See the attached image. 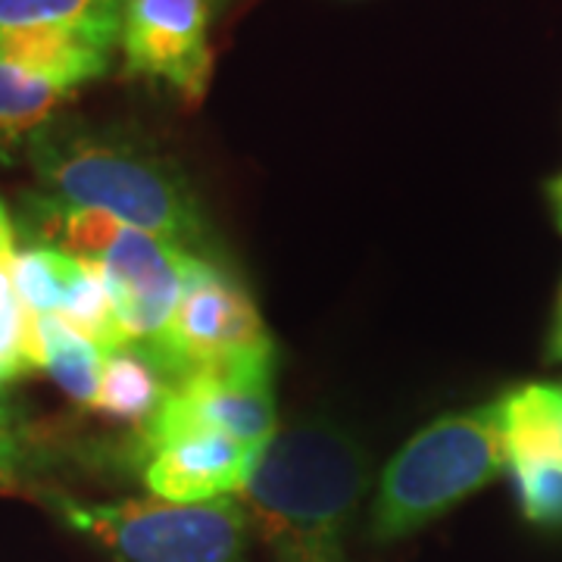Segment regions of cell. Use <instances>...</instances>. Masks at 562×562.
Listing matches in <instances>:
<instances>
[{
  "instance_id": "obj_15",
  "label": "cell",
  "mask_w": 562,
  "mask_h": 562,
  "mask_svg": "<svg viewBox=\"0 0 562 562\" xmlns=\"http://www.w3.org/2000/svg\"><path fill=\"white\" fill-rule=\"evenodd\" d=\"M13 257H16V228L0 206V379L16 382L38 369V347H35V316L25 310L16 279H13Z\"/></svg>"
},
{
  "instance_id": "obj_16",
  "label": "cell",
  "mask_w": 562,
  "mask_h": 562,
  "mask_svg": "<svg viewBox=\"0 0 562 562\" xmlns=\"http://www.w3.org/2000/svg\"><path fill=\"white\" fill-rule=\"evenodd\" d=\"M81 260L50 244L22 247L13 257V279L22 303L35 316H57Z\"/></svg>"
},
{
  "instance_id": "obj_6",
  "label": "cell",
  "mask_w": 562,
  "mask_h": 562,
  "mask_svg": "<svg viewBox=\"0 0 562 562\" xmlns=\"http://www.w3.org/2000/svg\"><path fill=\"white\" fill-rule=\"evenodd\" d=\"M184 431H220L250 450H262L279 435L272 360L203 369L172 384L157 416L138 431L140 450Z\"/></svg>"
},
{
  "instance_id": "obj_13",
  "label": "cell",
  "mask_w": 562,
  "mask_h": 562,
  "mask_svg": "<svg viewBox=\"0 0 562 562\" xmlns=\"http://www.w3.org/2000/svg\"><path fill=\"white\" fill-rule=\"evenodd\" d=\"M166 394H169V382L157 369V362L140 353L138 347L125 344L120 350L106 353L94 413L144 431L147 422L157 416Z\"/></svg>"
},
{
  "instance_id": "obj_21",
  "label": "cell",
  "mask_w": 562,
  "mask_h": 562,
  "mask_svg": "<svg viewBox=\"0 0 562 562\" xmlns=\"http://www.w3.org/2000/svg\"><path fill=\"white\" fill-rule=\"evenodd\" d=\"M547 198H550L553 216H557V225H560L562 232V172L557 179H550V184H547Z\"/></svg>"
},
{
  "instance_id": "obj_18",
  "label": "cell",
  "mask_w": 562,
  "mask_h": 562,
  "mask_svg": "<svg viewBox=\"0 0 562 562\" xmlns=\"http://www.w3.org/2000/svg\"><path fill=\"white\" fill-rule=\"evenodd\" d=\"M22 441H0V494L20 487Z\"/></svg>"
},
{
  "instance_id": "obj_20",
  "label": "cell",
  "mask_w": 562,
  "mask_h": 562,
  "mask_svg": "<svg viewBox=\"0 0 562 562\" xmlns=\"http://www.w3.org/2000/svg\"><path fill=\"white\" fill-rule=\"evenodd\" d=\"M547 360L562 362V291H560V306H557V316H553L550 344H547Z\"/></svg>"
},
{
  "instance_id": "obj_11",
  "label": "cell",
  "mask_w": 562,
  "mask_h": 562,
  "mask_svg": "<svg viewBox=\"0 0 562 562\" xmlns=\"http://www.w3.org/2000/svg\"><path fill=\"white\" fill-rule=\"evenodd\" d=\"M506 462H538L562 475V384H522L503 397Z\"/></svg>"
},
{
  "instance_id": "obj_10",
  "label": "cell",
  "mask_w": 562,
  "mask_h": 562,
  "mask_svg": "<svg viewBox=\"0 0 562 562\" xmlns=\"http://www.w3.org/2000/svg\"><path fill=\"white\" fill-rule=\"evenodd\" d=\"M125 0H0V35H69L113 54Z\"/></svg>"
},
{
  "instance_id": "obj_1",
  "label": "cell",
  "mask_w": 562,
  "mask_h": 562,
  "mask_svg": "<svg viewBox=\"0 0 562 562\" xmlns=\"http://www.w3.org/2000/svg\"><path fill=\"white\" fill-rule=\"evenodd\" d=\"M366 484L369 462L353 435L301 422L262 447L238 501L269 562H344Z\"/></svg>"
},
{
  "instance_id": "obj_7",
  "label": "cell",
  "mask_w": 562,
  "mask_h": 562,
  "mask_svg": "<svg viewBox=\"0 0 562 562\" xmlns=\"http://www.w3.org/2000/svg\"><path fill=\"white\" fill-rule=\"evenodd\" d=\"M198 260L201 257L179 244L132 225H122L116 238L91 260L110 291L128 347H138L147 357L160 350Z\"/></svg>"
},
{
  "instance_id": "obj_2",
  "label": "cell",
  "mask_w": 562,
  "mask_h": 562,
  "mask_svg": "<svg viewBox=\"0 0 562 562\" xmlns=\"http://www.w3.org/2000/svg\"><path fill=\"white\" fill-rule=\"evenodd\" d=\"M25 150L47 201L103 210L194 257L210 238L184 172L144 140L76 120H54Z\"/></svg>"
},
{
  "instance_id": "obj_17",
  "label": "cell",
  "mask_w": 562,
  "mask_h": 562,
  "mask_svg": "<svg viewBox=\"0 0 562 562\" xmlns=\"http://www.w3.org/2000/svg\"><path fill=\"white\" fill-rule=\"evenodd\" d=\"M519 491V503L528 522L543 528L562 525V475L538 462H506Z\"/></svg>"
},
{
  "instance_id": "obj_3",
  "label": "cell",
  "mask_w": 562,
  "mask_h": 562,
  "mask_svg": "<svg viewBox=\"0 0 562 562\" xmlns=\"http://www.w3.org/2000/svg\"><path fill=\"white\" fill-rule=\"evenodd\" d=\"M503 469V397L435 419L384 465L369 509V538L391 543L416 535Z\"/></svg>"
},
{
  "instance_id": "obj_22",
  "label": "cell",
  "mask_w": 562,
  "mask_h": 562,
  "mask_svg": "<svg viewBox=\"0 0 562 562\" xmlns=\"http://www.w3.org/2000/svg\"><path fill=\"white\" fill-rule=\"evenodd\" d=\"M0 206H3V203H0Z\"/></svg>"
},
{
  "instance_id": "obj_5",
  "label": "cell",
  "mask_w": 562,
  "mask_h": 562,
  "mask_svg": "<svg viewBox=\"0 0 562 562\" xmlns=\"http://www.w3.org/2000/svg\"><path fill=\"white\" fill-rule=\"evenodd\" d=\"M150 360L172 387L203 369L269 362L272 338L250 294L201 257L169 322L166 341Z\"/></svg>"
},
{
  "instance_id": "obj_8",
  "label": "cell",
  "mask_w": 562,
  "mask_h": 562,
  "mask_svg": "<svg viewBox=\"0 0 562 562\" xmlns=\"http://www.w3.org/2000/svg\"><path fill=\"white\" fill-rule=\"evenodd\" d=\"M222 0H125V76L160 81L184 103H201L213 79L210 32Z\"/></svg>"
},
{
  "instance_id": "obj_14",
  "label": "cell",
  "mask_w": 562,
  "mask_h": 562,
  "mask_svg": "<svg viewBox=\"0 0 562 562\" xmlns=\"http://www.w3.org/2000/svg\"><path fill=\"white\" fill-rule=\"evenodd\" d=\"M35 347H38V369H44L57 382L69 401L85 409H94L106 350L88 341L60 316H35Z\"/></svg>"
},
{
  "instance_id": "obj_4",
  "label": "cell",
  "mask_w": 562,
  "mask_h": 562,
  "mask_svg": "<svg viewBox=\"0 0 562 562\" xmlns=\"http://www.w3.org/2000/svg\"><path fill=\"white\" fill-rule=\"evenodd\" d=\"M63 522L116 562H250V519L238 497L206 503L54 501Z\"/></svg>"
},
{
  "instance_id": "obj_12",
  "label": "cell",
  "mask_w": 562,
  "mask_h": 562,
  "mask_svg": "<svg viewBox=\"0 0 562 562\" xmlns=\"http://www.w3.org/2000/svg\"><path fill=\"white\" fill-rule=\"evenodd\" d=\"M72 94L76 91L60 81L0 60V162L10 160L20 147H29L47 122L57 120Z\"/></svg>"
},
{
  "instance_id": "obj_19",
  "label": "cell",
  "mask_w": 562,
  "mask_h": 562,
  "mask_svg": "<svg viewBox=\"0 0 562 562\" xmlns=\"http://www.w3.org/2000/svg\"><path fill=\"white\" fill-rule=\"evenodd\" d=\"M0 441H22L20 438V406L13 401L7 382L0 379Z\"/></svg>"
},
{
  "instance_id": "obj_9",
  "label": "cell",
  "mask_w": 562,
  "mask_h": 562,
  "mask_svg": "<svg viewBox=\"0 0 562 562\" xmlns=\"http://www.w3.org/2000/svg\"><path fill=\"white\" fill-rule=\"evenodd\" d=\"M144 453V484L157 501L206 503L241 494L262 450L220 431H184Z\"/></svg>"
}]
</instances>
